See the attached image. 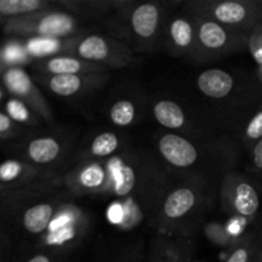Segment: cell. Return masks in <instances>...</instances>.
<instances>
[{"label":"cell","mask_w":262,"mask_h":262,"mask_svg":"<svg viewBox=\"0 0 262 262\" xmlns=\"http://www.w3.org/2000/svg\"><path fill=\"white\" fill-rule=\"evenodd\" d=\"M152 114L156 122L164 128L174 132L189 130V123L183 107L171 100H160L152 107Z\"/></svg>","instance_id":"19"},{"label":"cell","mask_w":262,"mask_h":262,"mask_svg":"<svg viewBox=\"0 0 262 262\" xmlns=\"http://www.w3.org/2000/svg\"><path fill=\"white\" fill-rule=\"evenodd\" d=\"M3 87L9 96L17 97L27 104L45 123L54 120L53 110L41 94L30 74L22 67H10L3 69Z\"/></svg>","instance_id":"10"},{"label":"cell","mask_w":262,"mask_h":262,"mask_svg":"<svg viewBox=\"0 0 262 262\" xmlns=\"http://www.w3.org/2000/svg\"><path fill=\"white\" fill-rule=\"evenodd\" d=\"M109 73L67 74V76H38V82L59 97H77L90 94L104 86Z\"/></svg>","instance_id":"13"},{"label":"cell","mask_w":262,"mask_h":262,"mask_svg":"<svg viewBox=\"0 0 262 262\" xmlns=\"http://www.w3.org/2000/svg\"><path fill=\"white\" fill-rule=\"evenodd\" d=\"M0 182L3 199L54 183L43 176L42 170L25 159H7L3 161L0 165Z\"/></svg>","instance_id":"11"},{"label":"cell","mask_w":262,"mask_h":262,"mask_svg":"<svg viewBox=\"0 0 262 262\" xmlns=\"http://www.w3.org/2000/svg\"><path fill=\"white\" fill-rule=\"evenodd\" d=\"M76 194H107L113 188V169L107 160L81 161L61 179Z\"/></svg>","instance_id":"9"},{"label":"cell","mask_w":262,"mask_h":262,"mask_svg":"<svg viewBox=\"0 0 262 262\" xmlns=\"http://www.w3.org/2000/svg\"><path fill=\"white\" fill-rule=\"evenodd\" d=\"M38 73L46 76H67V74H99L109 73L110 69L100 64L91 63L73 55H58L37 60L35 64Z\"/></svg>","instance_id":"16"},{"label":"cell","mask_w":262,"mask_h":262,"mask_svg":"<svg viewBox=\"0 0 262 262\" xmlns=\"http://www.w3.org/2000/svg\"><path fill=\"white\" fill-rule=\"evenodd\" d=\"M165 45L173 56H192L196 48L197 27L193 15H177L168 22L165 28Z\"/></svg>","instance_id":"14"},{"label":"cell","mask_w":262,"mask_h":262,"mask_svg":"<svg viewBox=\"0 0 262 262\" xmlns=\"http://www.w3.org/2000/svg\"><path fill=\"white\" fill-rule=\"evenodd\" d=\"M262 140V104L257 112L251 117L242 133V141L252 150L253 146Z\"/></svg>","instance_id":"26"},{"label":"cell","mask_w":262,"mask_h":262,"mask_svg":"<svg viewBox=\"0 0 262 262\" xmlns=\"http://www.w3.org/2000/svg\"><path fill=\"white\" fill-rule=\"evenodd\" d=\"M257 76H258V79H260V82L262 84V63L257 64Z\"/></svg>","instance_id":"32"},{"label":"cell","mask_w":262,"mask_h":262,"mask_svg":"<svg viewBox=\"0 0 262 262\" xmlns=\"http://www.w3.org/2000/svg\"><path fill=\"white\" fill-rule=\"evenodd\" d=\"M82 225V212L72 205L61 204L46 232L43 246L55 250L71 248L77 238L81 237Z\"/></svg>","instance_id":"12"},{"label":"cell","mask_w":262,"mask_h":262,"mask_svg":"<svg viewBox=\"0 0 262 262\" xmlns=\"http://www.w3.org/2000/svg\"><path fill=\"white\" fill-rule=\"evenodd\" d=\"M193 18L197 37L191 58L196 61L212 60L248 49V36L234 32L204 15H193Z\"/></svg>","instance_id":"3"},{"label":"cell","mask_w":262,"mask_h":262,"mask_svg":"<svg viewBox=\"0 0 262 262\" xmlns=\"http://www.w3.org/2000/svg\"><path fill=\"white\" fill-rule=\"evenodd\" d=\"M26 262H55V260H54V257H51L50 255H48V253L40 252L31 256L30 258L26 260Z\"/></svg>","instance_id":"31"},{"label":"cell","mask_w":262,"mask_h":262,"mask_svg":"<svg viewBox=\"0 0 262 262\" xmlns=\"http://www.w3.org/2000/svg\"><path fill=\"white\" fill-rule=\"evenodd\" d=\"M55 8H58L56 3L49 0H0L2 19L27 17Z\"/></svg>","instance_id":"20"},{"label":"cell","mask_w":262,"mask_h":262,"mask_svg":"<svg viewBox=\"0 0 262 262\" xmlns=\"http://www.w3.org/2000/svg\"><path fill=\"white\" fill-rule=\"evenodd\" d=\"M206 235L212 243L220 246V247H233L238 242V241L237 242L233 241L232 233L222 224H210L206 228Z\"/></svg>","instance_id":"27"},{"label":"cell","mask_w":262,"mask_h":262,"mask_svg":"<svg viewBox=\"0 0 262 262\" xmlns=\"http://www.w3.org/2000/svg\"><path fill=\"white\" fill-rule=\"evenodd\" d=\"M3 112L7 113L15 123L20 125H28V127H37L42 124L43 120L23 101L17 97L9 96L4 104Z\"/></svg>","instance_id":"21"},{"label":"cell","mask_w":262,"mask_h":262,"mask_svg":"<svg viewBox=\"0 0 262 262\" xmlns=\"http://www.w3.org/2000/svg\"><path fill=\"white\" fill-rule=\"evenodd\" d=\"M125 13L128 36L132 42H135L136 49L141 51L155 49L165 23V10L163 4L158 2H128Z\"/></svg>","instance_id":"7"},{"label":"cell","mask_w":262,"mask_h":262,"mask_svg":"<svg viewBox=\"0 0 262 262\" xmlns=\"http://www.w3.org/2000/svg\"><path fill=\"white\" fill-rule=\"evenodd\" d=\"M251 161L257 173L262 174V140L258 141L251 150Z\"/></svg>","instance_id":"30"},{"label":"cell","mask_w":262,"mask_h":262,"mask_svg":"<svg viewBox=\"0 0 262 262\" xmlns=\"http://www.w3.org/2000/svg\"><path fill=\"white\" fill-rule=\"evenodd\" d=\"M2 20L4 32L12 36L66 40L87 33L79 27V19L77 15L59 8L43 10L27 17Z\"/></svg>","instance_id":"1"},{"label":"cell","mask_w":262,"mask_h":262,"mask_svg":"<svg viewBox=\"0 0 262 262\" xmlns=\"http://www.w3.org/2000/svg\"><path fill=\"white\" fill-rule=\"evenodd\" d=\"M234 86V77L224 69H206L197 77V87L209 99H225L232 94Z\"/></svg>","instance_id":"18"},{"label":"cell","mask_w":262,"mask_h":262,"mask_svg":"<svg viewBox=\"0 0 262 262\" xmlns=\"http://www.w3.org/2000/svg\"><path fill=\"white\" fill-rule=\"evenodd\" d=\"M248 51L256 63H262V23L248 36Z\"/></svg>","instance_id":"29"},{"label":"cell","mask_w":262,"mask_h":262,"mask_svg":"<svg viewBox=\"0 0 262 262\" xmlns=\"http://www.w3.org/2000/svg\"><path fill=\"white\" fill-rule=\"evenodd\" d=\"M148 262H193L186 245L164 243L154 252Z\"/></svg>","instance_id":"23"},{"label":"cell","mask_w":262,"mask_h":262,"mask_svg":"<svg viewBox=\"0 0 262 262\" xmlns=\"http://www.w3.org/2000/svg\"><path fill=\"white\" fill-rule=\"evenodd\" d=\"M220 202L223 209L233 217L250 223L260 211L261 196L250 178L242 173L230 171L220 183Z\"/></svg>","instance_id":"6"},{"label":"cell","mask_w":262,"mask_h":262,"mask_svg":"<svg viewBox=\"0 0 262 262\" xmlns=\"http://www.w3.org/2000/svg\"><path fill=\"white\" fill-rule=\"evenodd\" d=\"M22 125L15 123L5 112L0 113V137L2 141H10L22 135Z\"/></svg>","instance_id":"28"},{"label":"cell","mask_w":262,"mask_h":262,"mask_svg":"<svg viewBox=\"0 0 262 262\" xmlns=\"http://www.w3.org/2000/svg\"><path fill=\"white\" fill-rule=\"evenodd\" d=\"M260 5L262 7V0H260Z\"/></svg>","instance_id":"33"},{"label":"cell","mask_w":262,"mask_h":262,"mask_svg":"<svg viewBox=\"0 0 262 262\" xmlns=\"http://www.w3.org/2000/svg\"><path fill=\"white\" fill-rule=\"evenodd\" d=\"M225 262H257L256 246L251 238H242L232 247Z\"/></svg>","instance_id":"24"},{"label":"cell","mask_w":262,"mask_h":262,"mask_svg":"<svg viewBox=\"0 0 262 262\" xmlns=\"http://www.w3.org/2000/svg\"><path fill=\"white\" fill-rule=\"evenodd\" d=\"M204 182L181 184L164 197L159 209V222L163 227H178L191 216H196L204 204Z\"/></svg>","instance_id":"8"},{"label":"cell","mask_w":262,"mask_h":262,"mask_svg":"<svg viewBox=\"0 0 262 262\" xmlns=\"http://www.w3.org/2000/svg\"><path fill=\"white\" fill-rule=\"evenodd\" d=\"M50 186L51 184H49V186L30 189V191L13 194V196L3 199V201H5L7 199L9 200L10 205L22 204L14 205V206L10 207H13V209H20L22 207V211L15 212H18V223H19V227L28 235L38 237V235L46 234V232L50 228L51 223H53L54 217H55L56 212H58L59 207L61 206V204L58 202L56 199H46V194H43V197L40 201L37 200L41 192L45 191Z\"/></svg>","instance_id":"5"},{"label":"cell","mask_w":262,"mask_h":262,"mask_svg":"<svg viewBox=\"0 0 262 262\" xmlns=\"http://www.w3.org/2000/svg\"><path fill=\"white\" fill-rule=\"evenodd\" d=\"M68 55L100 64L110 71L127 67L133 60V50L127 43L99 33H84L76 37Z\"/></svg>","instance_id":"4"},{"label":"cell","mask_w":262,"mask_h":262,"mask_svg":"<svg viewBox=\"0 0 262 262\" xmlns=\"http://www.w3.org/2000/svg\"><path fill=\"white\" fill-rule=\"evenodd\" d=\"M125 143L122 136L117 135L115 132L105 130L95 136L87 147L82 151L79 155V163L81 161H101L107 160L110 158L119 155L124 151Z\"/></svg>","instance_id":"17"},{"label":"cell","mask_w":262,"mask_h":262,"mask_svg":"<svg viewBox=\"0 0 262 262\" xmlns=\"http://www.w3.org/2000/svg\"><path fill=\"white\" fill-rule=\"evenodd\" d=\"M66 143L59 136L50 135H37L30 137L25 143L23 156L25 160L37 166H51L58 163L64 155Z\"/></svg>","instance_id":"15"},{"label":"cell","mask_w":262,"mask_h":262,"mask_svg":"<svg viewBox=\"0 0 262 262\" xmlns=\"http://www.w3.org/2000/svg\"><path fill=\"white\" fill-rule=\"evenodd\" d=\"M137 106L132 100L122 99L115 101L109 110V119L117 127H129L137 119Z\"/></svg>","instance_id":"22"},{"label":"cell","mask_w":262,"mask_h":262,"mask_svg":"<svg viewBox=\"0 0 262 262\" xmlns=\"http://www.w3.org/2000/svg\"><path fill=\"white\" fill-rule=\"evenodd\" d=\"M193 262H194V261H193ZM196 262H199V261H196Z\"/></svg>","instance_id":"34"},{"label":"cell","mask_w":262,"mask_h":262,"mask_svg":"<svg viewBox=\"0 0 262 262\" xmlns=\"http://www.w3.org/2000/svg\"><path fill=\"white\" fill-rule=\"evenodd\" d=\"M191 5L193 15H204L241 35L250 36L262 23V7L257 0H207Z\"/></svg>","instance_id":"2"},{"label":"cell","mask_w":262,"mask_h":262,"mask_svg":"<svg viewBox=\"0 0 262 262\" xmlns=\"http://www.w3.org/2000/svg\"><path fill=\"white\" fill-rule=\"evenodd\" d=\"M27 55L28 53L26 49V43H17L13 41L7 42L3 48V69L10 68V67H20L19 63H26L25 60Z\"/></svg>","instance_id":"25"}]
</instances>
